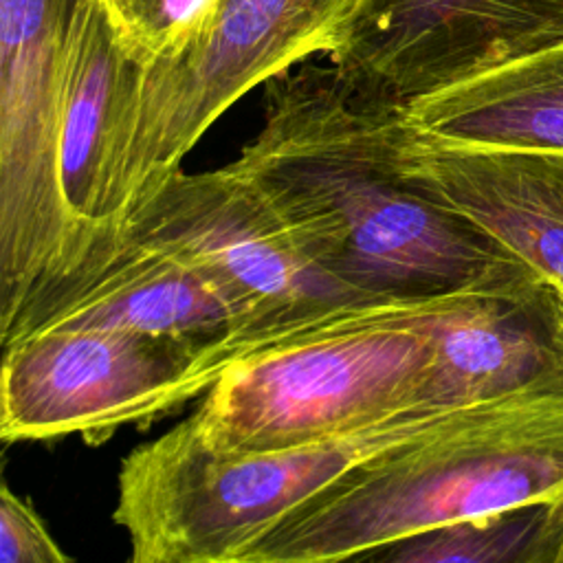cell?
Listing matches in <instances>:
<instances>
[{
  "instance_id": "obj_1",
  "label": "cell",
  "mask_w": 563,
  "mask_h": 563,
  "mask_svg": "<svg viewBox=\"0 0 563 563\" xmlns=\"http://www.w3.org/2000/svg\"><path fill=\"white\" fill-rule=\"evenodd\" d=\"M231 167L314 266L365 297L541 282L475 224L402 183L383 150L376 97L334 64L266 81L264 125Z\"/></svg>"
},
{
  "instance_id": "obj_2",
  "label": "cell",
  "mask_w": 563,
  "mask_h": 563,
  "mask_svg": "<svg viewBox=\"0 0 563 563\" xmlns=\"http://www.w3.org/2000/svg\"><path fill=\"white\" fill-rule=\"evenodd\" d=\"M559 499L563 369L358 466L268 528L240 563L369 559L429 528Z\"/></svg>"
},
{
  "instance_id": "obj_3",
  "label": "cell",
  "mask_w": 563,
  "mask_h": 563,
  "mask_svg": "<svg viewBox=\"0 0 563 563\" xmlns=\"http://www.w3.org/2000/svg\"><path fill=\"white\" fill-rule=\"evenodd\" d=\"M460 409L409 407L321 440L246 453L213 451L178 422L123 457L112 519L134 563H240L279 519L358 466L435 433Z\"/></svg>"
},
{
  "instance_id": "obj_4",
  "label": "cell",
  "mask_w": 563,
  "mask_h": 563,
  "mask_svg": "<svg viewBox=\"0 0 563 563\" xmlns=\"http://www.w3.org/2000/svg\"><path fill=\"white\" fill-rule=\"evenodd\" d=\"M438 299L372 301L325 328L244 356L180 422L213 451L246 453L321 440L409 407H433L427 402L429 319Z\"/></svg>"
},
{
  "instance_id": "obj_5",
  "label": "cell",
  "mask_w": 563,
  "mask_h": 563,
  "mask_svg": "<svg viewBox=\"0 0 563 563\" xmlns=\"http://www.w3.org/2000/svg\"><path fill=\"white\" fill-rule=\"evenodd\" d=\"M372 0H220L207 33L180 55L139 68L123 106L106 202H130L178 169L205 132L249 90L312 55L332 57Z\"/></svg>"
},
{
  "instance_id": "obj_6",
  "label": "cell",
  "mask_w": 563,
  "mask_h": 563,
  "mask_svg": "<svg viewBox=\"0 0 563 563\" xmlns=\"http://www.w3.org/2000/svg\"><path fill=\"white\" fill-rule=\"evenodd\" d=\"M121 224L218 282L246 314L251 354L383 301L314 266L231 163L196 174L172 169L130 202Z\"/></svg>"
},
{
  "instance_id": "obj_7",
  "label": "cell",
  "mask_w": 563,
  "mask_h": 563,
  "mask_svg": "<svg viewBox=\"0 0 563 563\" xmlns=\"http://www.w3.org/2000/svg\"><path fill=\"white\" fill-rule=\"evenodd\" d=\"M222 374L216 350L174 336L53 328L2 345L0 440L77 433L108 440L117 429L172 413Z\"/></svg>"
},
{
  "instance_id": "obj_8",
  "label": "cell",
  "mask_w": 563,
  "mask_h": 563,
  "mask_svg": "<svg viewBox=\"0 0 563 563\" xmlns=\"http://www.w3.org/2000/svg\"><path fill=\"white\" fill-rule=\"evenodd\" d=\"M53 328L132 330L216 350L222 372L251 354L246 314L209 275L123 224L95 233L73 268L0 321L2 345Z\"/></svg>"
},
{
  "instance_id": "obj_9",
  "label": "cell",
  "mask_w": 563,
  "mask_h": 563,
  "mask_svg": "<svg viewBox=\"0 0 563 563\" xmlns=\"http://www.w3.org/2000/svg\"><path fill=\"white\" fill-rule=\"evenodd\" d=\"M563 42V0H372L328 57L394 103Z\"/></svg>"
},
{
  "instance_id": "obj_10",
  "label": "cell",
  "mask_w": 563,
  "mask_h": 563,
  "mask_svg": "<svg viewBox=\"0 0 563 563\" xmlns=\"http://www.w3.org/2000/svg\"><path fill=\"white\" fill-rule=\"evenodd\" d=\"M77 0H0V244L22 257L70 235L62 103Z\"/></svg>"
},
{
  "instance_id": "obj_11",
  "label": "cell",
  "mask_w": 563,
  "mask_h": 563,
  "mask_svg": "<svg viewBox=\"0 0 563 563\" xmlns=\"http://www.w3.org/2000/svg\"><path fill=\"white\" fill-rule=\"evenodd\" d=\"M376 121L407 187L475 224L543 284L563 288V154L451 143L378 97Z\"/></svg>"
},
{
  "instance_id": "obj_12",
  "label": "cell",
  "mask_w": 563,
  "mask_h": 563,
  "mask_svg": "<svg viewBox=\"0 0 563 563\" xmlns=\"http://www.w3.org/2000/svg\"><path fill=\"white\" fill-rule=\"evenodd\" d=\"M132 79L134 62L119 46L103 0H77L66 53L59 158L62 194L75 231L68 268L103 227L108 174Z\"/></svg>"
},
{
  "instance_id": "obj_13",
  "label": "cell",
  "mask_w": 563,
  "mask_h": 563,
  "mask_svg": "<svg viewBox=\"0 0 563 563\" xmlns=\"http://www.w3.org/2000/svg\"><path fill=\"white\" fill-rule=\"evenodd\" d=\"M462 145L563 154V42L427 92L402 106Z\"/></svg>"
},
{
  "instance_id": "obj_14",
  "label": "cell",
  "mask_w": 563,
  "mask_h": 563,
  "mask_svg": "<svg viewBox=\"0 0 563 563\" xmlns=\"http://www.w3.org/2000/svg\"><path fill=\"white\" fill-rule=\"evenodd\" d=\"M385 563H563V499L429 528L376 550Z\"/></svg>"
},
{
  "instance_id": "obj_15",
  "label": "cell",
  "mask_w": 563,
  "mask_h": 563,
  "mask_svg": "<svg viewBox=\"0 0 563 563\" xmlns=\"http://www.w3.org/2000/svg\"><path fill=\"white\" fill-rule=\"evenodd\" d=\"M220 0H128L112 20L119 46L139 68L172 59L198 42Z\"/></svg>"
},
{
  "instance_id": "obj_16",
  "label": "cell",
  "mask_w": 563,
  "mask_h": 563,
  "mask_svg": "<svg viewBox=\"0 0 563 563\" xmlns=\"http://www.w3.org/2000/svg\"><path fill=\"white\" fill-rule=\"evenodd\" d=\"M70 554L62 550L48 532L35 508L13 493L7 484L0 488V563H68Z\"/></svg>"
},
{
  "instance_id": "obj_17",
  "label": "cell",
  "mask_w": 563,
  "mask_h": 563,
  "mask_svg": "<svg viewBox=\"0 0 563 563\" xmlns=\"http://www.w3.org/2000/svg\"><path fill=\"white\" fill-rule=\"evenodd\" d=\"M548 312L554 343L563 350V288L548 284Z\"/></svg>"
},
{
  "instance_id": "obj_18",
  "label": "cell",
  "mask_w": 563,
  "mask_h": 563,
  "mask_svg": "<svg viewBox=\"0 0 563 563\" xmlns=\"http://www.w3.org/2000/svg\"><path fill=\"white\" fill-rule=\"evenodd\" d=\"M125 2H128V0H103L106 9H108V13H110V20H114V18L121 13V9H123Z\"/></svg>"
}]
</instances>
